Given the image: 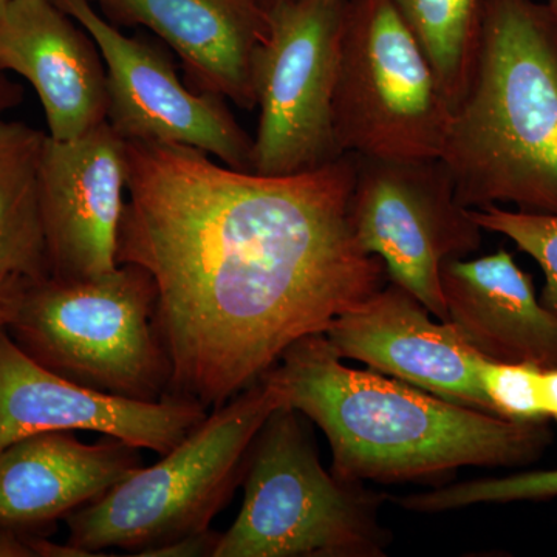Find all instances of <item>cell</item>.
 <instances>
[{
    "label": "cell",
    "instance_id": "obj_26",
    "mask_svg": "<svg viewBox=\"0 0 557 557\" xmlns=\"http://www.w3.org/2000/svg\"><path fill=\"white\" fill-rule=\"evenodd\" d=\"M22 101H24V89L21 84L11 79L9 73L0 70V116L20 108Z\"/></svg>",
    "mask_w": 557,
    "mask_h": 557
},
{
    "label": "cell",
    "instance_id": "obj_10",
    "mask_svg": "<svg viewBox=\"0 0 557 557\" xmlns=\"http://www.w3.org/2000/svg\"><path fill=\"white\" fill-rule=\"evenodd\" d=\"M100 50L108 75V123L126 141L185 146L252 172L255 141L225 98L189 89L171 58L148 39L126 36L91 0H53Z\"/></svg>",
    "mask_w": 557,
    "mask_h": 557
},
{
    "label": "cell",
    "instance_id": "obj_14",
    "mask_svg": "<svg viewBox=\"0 0 557 557\" xmlns=\"http://www.w3.org/2000/svg\"><path fill=\"white\" fill-rule=\"evenodd\" d=\"M0 70L30 83L50 138H79L108 121L100 50L53 0H11L0 11Z\"/></svg>",
    "mask_w": 557,
    "mask_h": 557
},
{
    "label": "cell",
    "instance_id": "obj_18",
    "mask_svg": "<svg viewBox=\"0 0 557 557\" xmlns=\"http://www.w3.org/2000/svg\"><path fill=\"white\" fill-rule=\"evenodd\" d=\"M47 135L0 119V274L50 277L40 208V160Z\"/></svg>",
    "mask_w": 557,
    "mask_h": 557
},
{
    "label": "cell",
    "instance_id": "obj_19",
    "mask_svg": "<svg viewBox=\"0 0 557 557\" xmlns=\"http://www.w3.org/2000/svg\"><path fill=\"white\" fill-rule=\"evenodd\" d=\"M408 25L450 108L467 95L478 58L483 0H391Z\"/></svg>",
    "mask_w": 557,
    "mask_h": 557
},
{
    "label": "cell",
    "instance_id": "obj_5",
    "mask_svg": "<svg viewBox=\"0 0 557 557\" xmlns=\"http://www.w3.org/2000/svg\"><path fill=\"white\" fill-rule=\"evenodd\" d=\"M284 406L265 381L212 409L159 463L138 469L106 496L72 512L67 544L86 557L120 548L134 556L209 530L244 480L249 449Z\"/></svg>",
    "mask_w": 557,
    "mask_h": 557
},
{
    "label": "cell",
    "instance_id": "obj_22",
    "mask_svg": "<svg viewBox=\"0 0 557 557\" xmlns=\"http://www.w3.org/2000/svg\"><path fill=\"white\" fill-rule=\"evenodd\" d=\"M547 369L527 362L485 359L480 381L496 416L515 421H548L545 417Z\"/></svg>",
    "mask_w": 557,
    "mask_h": 557
},
{
    "label": "cell",
    "instance_id": "obj_23",
    "mask_svg": "<svg viewBox=\"0 0 557 557\" xmlns=\"http://www.w3.org/2000/svg\"><path fill=\"white\" fill-rule=\"evenodd\" d=\"M220 541V534L207 530L203 533L193 534L178 539L172 544L150 549L146 557H214L215 548Z\"/></svg>",
    "mask_w": 557,
    "mask_h": 557
},
{
    "label": "cell",
    "instance_id": "obj_21",
    "mask_svg": "<svg viewBox=\"0 0 557 557\" xmlns=\"http://www.w3.org/2000/svg\"><path fill=\"white\" fill-rule=\"evenodd\" d=\"M471 215L480 228L508 237L536 260L545 277L539 299L557 313V215L509 211L498 205L471 209Z\"/></svg>",
    "mask_w": 557,
    "mask_h": 557
},
{
    "label": "cell",
    "instance_id": "obj_12",
    "mask_svg": "<svg viewBox=\"0 0 557 557\" xmlns=\"http://www.w3.org/2000/svg\"><path fill=\"white\" fill-rule=\"evenodd\" d=\"M127 178V141L108 121L67 141L47 135L40 208L50 276L94 277L119 267Z\"/></svg>",
    "mask_w": 557,
    "mask_h": 557
},
{
    "label": "cell",
    "instance_id": "obj_20",
    "mask_svg": "<svg viewBox=\"0 0 557 557\" xmlns=\"http://www.w3.org/2000/svg\"><path fill=\"white\" fill-rule=\"evenodd\" d=\"M557 497V469L527 471L505 478L469 480L434 487L426 493L391 497L388 500L408 511L438 515L480 504H512V502H544Z\"/></svg>",
    "mask_w": 557,
    "mask_h": 557
},
{
    "label": "cell",
    "instance_id": "obj_17",
    "mask_svg": "<svg viewBox=\"0 0 557 557\" xmlns=\"http://www.w3.org/2000/svg\"><path fill=\"white\" fill-rule=\"evenodd\" d=\"M440 282L448 321L483 358L557 369V313L508 251L446 260Z\"/></svg>",
    "mask_w": 557,
    "mask_h": 557
},
{
    "label": "cell",
    "instance_id": "obj_25",
    "mask_svg": "<svg viewBox=\"0 0 557 557\" xmlns=\"http://www.w3.org/2000/svg\"><path fill=\"white\" fill-rule=\"evenodd\" d=\"M33 534L0 528V557H33L36 556L32 547Z\"/></svg>",
    "mask_w": 557,
    "mask_h": 557
},
{
    "label": "cell",
    "instance_id": "obj_3",
    "mask_svg": "<svg viewBox=\"0 0 557 557\" xmlns=\"http://www.w3.org/2000/svg\"><path fill=\"white\" fill-rule=\"evenodd\" d=\"M440 159L463 207L557 215V14L547 3L483 0L474 72Z\"/></svg>",
    "mask_w": 557,
    "mask_h": 557
},
{
    "label": "cell",
    "instance_id": "obj_1",
    "mask_svg": "<svg viewBox=\"0 0 557 557\" xmlns=\"http://www.w3.org/2000/svg\"><path fill=\"white\" fill-rule=\"evenodd\" d=\"M127 161L116 260L153 278L174 397L226 405L387 284L351 228L354 153L276 177L185 146L127 141Z\"/></svg>",
    "mask_w": 557,
    "mask_h": 557
},
{
    "label": "cell",
    "instance_id": "obj_2",
    "mask_svg": "<svg viewBox=\"0 0 557 557\" xmlns=\"http://www.w3.org/2000/svg\"><path fill=\"white\" fill-rule=\"evenodd\" d=\"M262 381L321 428L330 471L348 482H434L468 467H528L553 442L548 421L507 420L348 368L324 333L292 344Z\"/></svg>",
    "mask_w": 557,
    "mask_h": 557
},
{
    "label": "cell",
    "instance_id": "obj_8",
    "mask_svg": "<svg viewBox=\"0 0 557 557\" xmlns=\"http://www.w3.org/2000/svg\"><path fill=\"white\" fill-rule=\"evenodd\" d=\"M347 0H284L252 57L259 123L252 172L293 175L344 156L333 131Z\"/></svg>",
    "mask_w": 557,
    "mask_h": 557
},
{
    "label": "cell",
    "instance_id": "obj_24",
    "mask_svg": "<svg viewBox=\"0 0 557 557\" xmlns=\"http://www.w3.org/2000/svg\"><path fill=\"white\" fill-rule=\"evenodd\" d=\"M30 281L11 274H0V330L7 329Z\"/></svg>",
    "mask_w": 557,
    "mask_h": 557
},
{
    "label": "cell",
    "instance_id": "obj_27",
    "mask_svg": "<svg viewBox=\"0 0 557 557\" xmlns=\"http://www.w3.org/2000/svg\"><path fill=\"white\" fill-rule=\"evenodd\" d=\"M252 2L258 3L259 7H262L263 10H269L271 7L277 5V3L284 2V0H252Z\"/></svg>",
    "mask_w": 557,
    "mask_h": 557
},
{
    "label": "cell",
    "instance_id": "obj_16",
    "mask_svg": "<svg viewBox=\"0 0 557 557\" xmlns=\"http://www.w3.org/2000/svg\"><path fill=\"white\" fill-rule=\"evenodd\" d=\"M139 448L108 437L42 432L0 450V528L35 534L100 500L145 467Z\"/></svg>",
    "mask_w": 557,
    "mask_h": 557
},
{
    "label": "cell",
    "instance_id": "obj_6",
    "mask_svg": "<svg viewBox=\"0 0 557 557\" xmlns=\"http://www.w3.org/2000/svg\"><path fill=\"white\" fill-rule=\"evenodd\" d=\"M244 504L214 557H383L388 496L336 478L319 460L298 410L281 406L252 442Z\"/></svg>",
    "mask_w": 557,
    "mask_h": 557
},
{
    "label": "cell",
    "instance_id": "obj_4",
    "mask_svg": "<svg viewBox=\"0 0 557 557\" xmlns=\"http://www.w3.org/2000/svg\"><path fill=\"white\" fill-rule=\"evenodd\" d=\"M148 271L119 263L100 276L28 282L7 332L44 369L91 391L157 403L172 369L156 327Z\"/></svg>",
    "mask_w": 557,
    "mask_h": 557
},
{
    "label": "cell",
    "instance_id": "obj_15",
    "mask_svg": "<svg viewBox=\"0 0 557 557\" xmlns=\"http://www.w3.org/2000/svg\"><path fill=\"white\" fill-rule=\"evenodd\" d=\"M116 27H145L182 61L194 90L256 108L252 57L269 30L252 0H91Z\"/></svg>",
    "mask_w": 557,
    "mask_h": 557
},
{
    "label": "cell",
    "instance_id": "obj_13",
    "mask_svg": "<svg viewBox=\"0 0 557 557\" xmlns=\"http://www.w3.org/2000/svg\"><path fill=\"white\" fill-rule=\"evenodd\" d=\"M431 317L412 293L387 281L333 319L324 336L343 361L362 362L440 398L494 413L480 381L486 358L453 322Z\"/></svg>",
    "mask_w": 557,
    "mask_h": 557
},
{
    "label": "cell",
    "instance_id": "obj_7",
    "mask_svg": "<svg viewBox=\"0 0 557 557\" xmlns=\"http://www.w3.org/2000/svg\"><path fill=\"white\" fill-rule=\"evenodd\" d=\"M332 110L343 153L442 157L453 108L391 0H347Z\"/></svg>",
    "mask_w": 557,
    "mask_h": 557
},
{
    "label": "cell",
    "instance_id": "obj_11",
    "mask_svg": "<svg viewBox=\"0 0 557 557\" xmlns=\"http://www.w3.org/2000/svg\"><path fill=\"white\" fill-rule=\"evenodd\" d=\"M208 413L174 395L148 403L79 386L33 361L0 330V450L42 432L91 431L164 456Z\"/></svg>",
    "mask_w": 557,
    "mask_h": 557
},
{
    "label": "cell",
    "instance_id": "obj_28",
    "mask_svg": "<svg viewBox=\"0 0 557 557\" xmlns=\"http://www.w3.org/2000/svg\"><path fill=\"white\" fill-rule=\"evenodd\" d=\"M545 3L557 14V0H545Z\"/></svg>",
    "mask_w": 557,
    "mask_h": 557
},
{
    "label": "cell",
    "instance_id": "obj_9",
    "mask_svg": "<svg viewBox=\"0 0 557 557\" xmlns=\"http://www.w3.org/2000/svg\"><path fill=\"white\" fill-rule=\"evenodd\" d=\"M354 157L350 222L359 245L384 263L388 281L448 321L443 263L479 251L483 240L448 168L442 159Z\"/></svg>",
    "mask_w": 557,
    "mask_h": 557
},
{
    "label": "cell",
    "instance_id": "obj_29",
    "mask_svg": "<svg viewBox=\"0 0 557 557\" xmlns=\"http://www.w3.org/2000/svg\"><path fill=\"white\" fill-rule=\"evenodd\" d=\"M10 2L11 0H0V11L5 9V7L9 5Z\"/></svg>",
    "mask_w": 557,
    "mask_h": 557
}]
</instances>
